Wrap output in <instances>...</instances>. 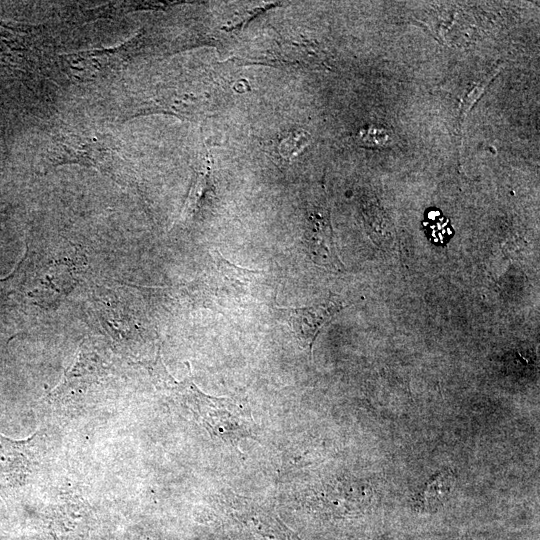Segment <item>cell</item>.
<instances>
[{"mask_svg":"<svg viewBox=\"0 0 540 540\" xmlns=\"http://www.w3.org/2000/svg\"><path fill=\"white\" fill-rule=\"evenodd\" d=\"M12 440L0 434V481L21 485L31 467L30 440Z\"/></svg>","mask_w":540,"mask_h":540,"instance_id":"5","label":"cell"},{"mask_svg":"<svg viewBox=\"0 0 540 540\" xmlns=\"http://www.w3.org/2000/svg\"><path fill=\"white\" fill-rule=\"evenodd\" d=\"M307 238L310 250L318 261L333 267L341 266L328 217L322 216L321 213L311 215Z\"/></svg>","mask_w":540,"mask_h":540,"instance_id":"8","label":"cell"},{"mask_svg":"<svg viewBox=\"0 0 540 540\" xmlns=\"http://www.w3.org/2000/svg\"><path fill=\"white\" fill-rule=\"evenodd\" d=\"M345 304L337 296L331 295L323 303L295 308H280L299 340L301 346L312 353V347L321 328L338 313Z\"/></svg>","mask_w":540,"mask_h":540,"instance_id":"4","label":"cell"},{"mask_svg":"<svg viewBox=\"0 0 540 540\" xmlns=\"http://www.w3.org/2000/svg\"><path fill=\"white\" fill-rule=\"evenodd\" d=\"M211 256L216 268V282L219 289L230 296L238 297L248 294L252 282L257 275L262 273L236 266L226 260L217 249L211 252Z\"/></svg>","mask_w":540,"mask_h":540,"instance_id":"6","label":"cell"},{"mask_svg":"<svg viewBox=\"0 0 540 540\" xmlns=\"http://www.w3.org/2000/svg\"><path fill=\"white\" fill-rule=\"evenodd\" d=\"M308 142L309 135L307 133L303 131L294 132L281 142L279 150L283 157L290 158L300 152Z\"/></svg>","mask_w":540,"mask_h":540,"instance_id":"13","label":"cell"},{"mask_svg":"<svg viewBox=\"0 0 540 540\" xmlns=\"http://www.w3.org/2000/svg\"><path fill=\"white\" fill-rule=\"evenodd\" d=\"M178 387L185 404L213 437L234 444L251 436L253 419L248 407L234 399L208 396L189 379Z\"/></svg>","mask_w":540,"mask_h":540,"instance_id":"2","label":"cell"},{"mask_svg":"<svg viewBox=\"0 0 540 540\" xmlns=\"http://www.w3.org/2000/svg\"><path fill=\"white\" fill-rule=\"evenodd\" d=\"M208 185V172L202 171L199 172L196 176V179L193 182L190 194L185 204V209L183 211L184 215L191 216L199 207V202L203 198L206 188Z\"/></svg>","mask_w":540,"mask_h":540,"instance_id":"12","label":"cell"},{"mask_svg":"<svg viewBox=\"0 0 540 540\" xmlns=\"http://www.w3.org/2000/svg\"><path fill=\"white\" fill-rule=\"evenodd\" d=\"M357 140L367 147H386L392 144L393 134L385 128L370 127L360 131Z\"/></svg>","mask_w":540,"mask_h":540,"instance_id":"11","label":"cell"},{"mask_svg":"<svg viewBox=\"0 0 540 540\" xmlns=\"http://www.w3.org/2000/svg\"><path fill=\"white\" fill-rule=\"evenodd\" d=\"M454 476L450 471L437 474L426 485L420 494V504L424 508H432L439 505L451 492Z\"/></svg>","mask_w":540,"mask_h":540,"instance_id":"9","label":"cell"},{"mask_svg":"<svg viewBox=\"0 0 540 540\" xmlns=\"http://www.w3.org/2000/svg\"><path fill=\"white\" fill-rule=\"evenodd\" d=\"M66 164L95 168L115 177L126 168L121 147L109 134L68 132L54 137L45 156L43 171Z\"/></svg>","mask_w":540,"mask_h":540,"instance_id":"1","label":"cell"},{"mask_svg":"<svg viewBox=\"0 0 540 540\" xmlns=\"http://www.w3.org/2000/svg\"><path fill=\"white\" fill-rule=\"evenodd\" d=\"M140 45L137 35L116 47L61 55L58 62L61 71L77 82L101 80L123 69Z\"/></svg>","mask_w":540,"mask_h":540,"instance_id":"3","label":"cell"},{"mask_svg":"<svg viewBox=\"0 0 540 540\" xmlns=\"http://www.w3.org/2000/svg\"><path fill=\"white\" fill-rule=\"evenodd\" d=\"M32 46V37L26 29L0 21V61L20 66L28 59Z\"/></svg>","mask_w":540,"mask_h":540,"instance_id":"7","label":"cell"},{"mask_svg":"<svg viewBox=\"0 0 540 540\" xmlns=\"http://www.w3.org/2000/svg\"><path fill=\"white\" fill-rule=\"evenodd\" d=\"M500 71V67L493 68L477 85L474 86V88L465 96L461 109H460V118H459V131L461 134V141H462V134H463V123L466 119V116L468 112L470 111L471 107L476 103V101L481 97V95L484 93L486 87L489 85L491 80L498 74Z\"/></svg>","mask_w":540,"mask_h":540,"instance_id":"10","label":"cell"}]
</instances>
